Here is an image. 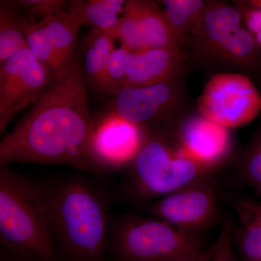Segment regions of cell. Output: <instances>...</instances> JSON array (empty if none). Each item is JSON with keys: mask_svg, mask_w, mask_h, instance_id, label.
I'll return each mask as SVG.
<instances>
[{"mask_svg": "<svg viewBox=\"0 0 261 261\" xmlns=\"http://www.w3.org/2000/svg\"><path fill=\"white\" fill-rule=\"evenodd\" d=\"M79 49L42 97L3 137L0 165H61L98 175L89 155L94 120Z\"/></svg>", "mask_w": 261, "mask_h": 261, "instance_id": "1", "label": "cell"}, {"mask_svg": "<svg viewBox=\"0 0 261 261\" xmlns=\"http://www.w3.org/2000/svg\"><path fill=\"white\" fill-rule=\"evenodd\" d=\"M57 251L65 261H106L111 199L89 180L42 182Z\"/></svg>", "mask_w": 261, "mask_h": 261, "instance_id": "2", "label": "cell"}, {"mask_svg": "<svg viewBox=\"0 0 261 261\" xmlns=\"http://www.w3.org/2000/svg\"><path fill=\"white\" fill-rule=\"evenodd\" d=\"M1 250L24 261H57L44 187L0 165Z\"/></svg>", "mask_w": 261, "mask_h": 261, "instance_id": "3", "label": "cell"}, {"mask_svg": "<svg viewBox=\"0 0 261 261\" xmlns=\"http://www.w3.org/2000/svg\"><path fill=\"white\" fill-rule=\"evenodd\" d=\"M125 187L137 201H153L205 176L210 168L192 159L181 144L161 132H147L128 166Z\"/></svg>", "mask_w": 261, "mask_h": 261, "instance_id": "4", "label": "cell"}, {"mask_svg": "<svg viewBox=\"0 0 261 261\" xmlns=\"http://www.w3.org/2000/svg\"><path fill=\"white\" fill-rule=\"evenodd\" d=\"M199 234L158 218L111 216L108 252L117 261H177L204 250Z\"/></svg>", "mask_w": 261, "mask_h": 261, "instance_id": "5", "label": "cell"}, {"mask_svg": "<svg viewBox=\"0 0 261 261\" xmlns=\"http://www.w3.org/2000/svg\"><path fill=\"white\" fill-rule=\"evenodd\" d=\"M201 116L226 128L251 123L261 112V96L250 79L240 73L214 75L197 99Z\"/></svg>", "mask_w": 261, "mask_h": 261, "instance_id": "6", "label": "cell"}, {"mask_svg": "<svg viewBox=\"0 0 261 261\" xmlns=\"http://www.w3.org/2000/svg\"><path fill=\"white\" fill-rule=\"evenodd\" d=\"M53 80L28 47L0 65V133L39 101Z\"/></svg>", "mask_w": 261, "mask_h": 261, "instance_id": "7", "label": "cell"}, {"mask_svg": "<svg viewBox=\"0 0 261 261\" xmlns=\"http://www.w3.org/2000/svg\"><path fill=\"white\" fill-rule=\"evenodd\" d=\"M153 217L186 232L199 234L214 222L218 214L217 195L206 176L153 201Z\"/></svg>", "mask_w": 261, "mask_h": 261, "instance_id": "8", "label": "cell"}, {"mask_svg": "<svg viewBox=\"0 0 261 261\" xmlns=\"http://www.w3.org/2000/svg\"><path fill=\"white\" fill-rule=\"evenodd\" d=\"M145 127L125 121L108 111L94 120L89 155L98 175L128 167L143 144Z\"/></svg>", "mask_w": 261, "mask_h": 261, "instance_id": "9", "label": "cell"}, {"mask_svg": "<svg viewBox=\"0 0 261 261\" xmlns=\"http://www.w3.org/2000/svg\"><path fill=\"white\" fill-rule=\"evenodd\" d=\"M169 82L142 87H124L115 96L110 111L125 121L144 126L161 121L174 99Z\"/></svg>", "mask_w": 261, "mask_h": 261, "instance_id": "10", "label": "cell"}, {"mask_svg": "<svg viewBox=\"0 0 261 261\" xmlns=\"http://www.w3.org/2000/svg\"><path fill=\"white\" fill-rule=\"evenodd\" d=\"M179 142L192 159L211 168L227 153L230 135L228 128L201 116L185 123Z\"/></svg>", "mask_w": 261, "mask_h": 261, "instance_id": "11", "label": "cell"}, {"mask_svg": "<svg viewBox=\"0 0 261 261\" xmlns=\"http://www.w3.org/2000/svg\"><path fill=\"white\" fill-rule=\"evenodd\" d=\"M183 63L181 50L148 49L128 53L124 87H142L169 82Z\"/></svg>", "mask_w": 261, "mask_h": 261, "instance_id": "12", "label": "cell"}, {"mask_svg": "<svg viewBox=\"0 0 261 261\" xmlns=\"http://www.w3.org/2000/svg\"><path fill=\"white\" fill-rule=\"evenodd\" d=\"M234 236L243 261H261V202L241 197L235 202Z\"/></svg>", "mask_w": 261, "mask_h": 261, "instance_id": "13", "label": "cell"}, {"mask_svg": "<svg viewBox=\"0 0 261 261\" xmlns=\"http://www.w3.org/2000/svg\"><path fill=\"white\" fill-rule=\"evenodd\" d=\"M147 49H180L181 41L173 32L164 11L149 1L130 0Z\"/></svg>", "mask_w": 261, "mask_h": 261, "instance_id": "14", "label": "cell"}, {"mask_svg": "<svg viewBox=\"0 0 261 261\" xmlns=\"http://www.w3.org/2000/svg\"><path fill=\"white\" fill-rule=\"evenodd\" d=\"M124 0H73L67 3L68 13L81 27L87 25L108 33L115 41L117 27L124 9Z\"/></svg>", "mask_w": 261, "mask_h": 261, "instance_id": "15", "label": "cell"}, {"mask_svg": "<svg viewBox=\"0 0 261 261\" xmlns=\"http://www.w3.org/2000/svg\"><path fill=\"white\" fill-rule=\"evenodd\" d=\"M113 38L108 33L92 29L84 39L82 53L84 80L87 91L90 88L97 95H102L103 81L108 59L114 51Z\"/></svg>", "mask_w": 261, "mask_h": 261, "instance_id": "16", "label": "cell"}, {"mask_svg": "<svg viewBox=\"0 0 261 261\" xmlns=\"http://www.w3.org/2000/svg\"><path fill=\"white\" fill-rule=\"evenodd\" d=\"M30 20L9 1L0 3V65L28 47L27 28Z\"/></svg>", "mask_w": 261, "mask_h": 261, "instance_id": "17", "label": "cell"}, {"mask_svg": "<svg viewBox=\"0 0 261 261\" xmlns=\"http://www.w3.org/2000/svg\"><path fill=\"white\" fill-rule=\"evenodd\" d=\"M39 23L45 31L62 65L67 66L79 49L80 23L68 13L51 15Z\"/></svg>", "mask_w": 261, "mask_h": 261, "instance_id": "18", "label": "cell"}, {"mask_svg": "<svg viewBox=\"0 0 261 261\" xmlns=\"http://www.w3.org/2000/svg\"><path fill=\"white\" fill-rule=\"evenodd\" d=\"M201 27L211 44L221 51L241 28V15L229 5H212L204 10Z\"/></svg>", "mask_w": 261, "mask_h": 261, "instance_id": "19", "label": "cell"}, {"mask_svg": "<svg viewBox=\"0 0 261 261\" xmlns=\"http://www.w3.org/2000/svg\"><path fill=\"white\" fill-rule=\"evenodd\" d=\"M165 15L180 41L202 25L204 3L200 0H165Z\"/></svg>", "mask_w": 261, "mask_h": 261, "instance_id": "20", "label": "cell"}, {"mask_svg": "<svg viewBox=\"0 0 261 261\" xmlns=\"http://www.w3.org/2000/svg\"><path fill=\"white\" fill-rule=\"evenodd\" d=\"M27 42L29 49L37 61L47 69L51 78H54L64 70L66 66L62 65L45 31L39 22L34 20L29 22Z\"/></svg>", "mask_w": 261, "mask_h": 261, "instance_id": "21", "label": "cell"}, {"mask_svg": "<svg viewBox=\"0 0 261 261\" xmlns=\"http://www.w3.org/2000/svg\"><path fill=\"white\" fill-rule=\"evenodd\" d=\"M128 53L125 48L121 47L115 49L110 56L103 81V96L114 97L124 87Z\"/></svg>", "mask_w": 261, "mask_h": 261, "instance_id": "22", "label": "cell"}, {"mask_svg": "<svg viewBox=\"0 0 261 261\" xmlns=\"http://www.w3.org/2000/svg\"><path fill=\"white\" fill-rule=\"evenodd\" d=\"M9 3L29 20L37 22L51 15L68 13V2L63 0H18Z\"/></svg>", "mask_w": 261, "mask_h": 261, "instance_id": "23", "label": "cell"}, {"mask_svg": "<svg viewBox=\"0 0 261 261\" xmlns=\"http://www.w3.org/2000/svg\"><path fill=\"white\" fill-rule=\"evenodd\" d=\"M255 47V40L249 31L240 28L233 34L221 53L234 61H243L249 58Z\"/></svg>", "mask_w": 261, "mask_h": 261, "instance_id": "24", "label": "cell"}, {"mask_svg": "<svg viewBox=\"0 0 261 261\" xmlns=\"http://www.w3.org/2000/svg\"><path fill=\"white\" fill-rule=\"evenodd\" d=\"M232 224L229 221L225 223L217 240L216 252L211 261H236L233 251L232 240Z\"/></svg>", "mask_w": 261, "mask_h": 261, "instance_id": "25", "label": "cell"}, {"mask_svg": "<svg viewBox=\"0 0 261 261\" xmlns=\"http://www.w3.org/2000/svg\"><path fill=\"white\" fill-rule=\"evenodd\" d=\"M243 173L247 184L261 193V147L255 149L247 158L244 164Z\"/></svg>", "mask_w": 261, "mask_h": 261, "instance_id": "26", "label": "cell"}, {"mask_svg": "<svg viewBox=\"0 0 261 261\" xmlns=\"http://www.w3.org/2000/svg\"><path fill=\"white\" fill-rule=\"evenodd\" d=\"M246 23L249 32L255 36V40L261 45V7L252 8L245 15Z\"/></svg>", "mask_w": 261, "mask_h": 261, "instance_id": "27", "label": "cell"}, {"mask_svg": "<svg viewBox=\"0 0 261 261\" xmlns=\"http://www.w3.org/2000/svg\"><path fill=\"white\" fill-rule=\"evenodd\" d=\"M216 247H217V242L207 248L204 249L199 253L177 261H211L216 252Z\"/></svg>", "mask_w": 261, "mask_h": 261, "instance_id": "28", "label": "cell"}, {"mask_svg": "<svg viewBox=\"0 0 261 261\" xmlns=\"http://www.w3.org/2000/svg\"><path fill=\"white\" fill-rule=\"evenodd\" d=\"M0 261H24L22 259L19 258L18 257L8 253V252L1 250V257H0Z\"/></svg>", "mask_w": 261, "mask_h": 261, "instance_id": "29", "label": "cell"}]
</instances>
